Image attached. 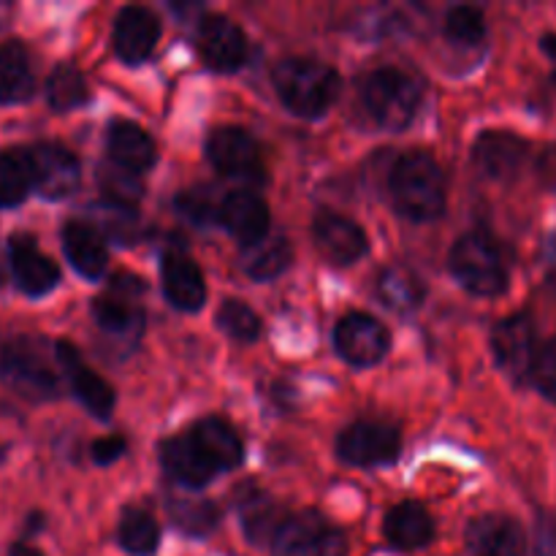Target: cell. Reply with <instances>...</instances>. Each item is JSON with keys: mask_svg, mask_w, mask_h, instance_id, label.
<instances>
[{"mask_svg": "<svg viewBox=\"0 0 556 556\" xmlns=\"http://www.w3.org/2000/svg\"><path fill=\"white\" fill-rule=\"evenodd\" d=\"M9 258L14 280L27 296H47L60 282V269L49 255L38 250L33 237H14L9 244Z\"/></svg>", "mask_w": 556, "mask_h": 556, "instance_id": "obj_19", "label": "cell"}, {"mask_svg": "<svg viewBox=\"0 0 556 556\" xmlns=\"http://www.w3.org/2000/svg\"><path fill=\"white\" fill-rule=\"evenodd\" d=\"M217 326L237 342H255L261 337V318L244 302L228 299L217 309Z\"/></svg>", "mask_w": 556, "mask_h": 556, "instance_id": "obj_37", "label": "cell"}, {"mask_svg": "<svg viewBox=\"0 0 556 556\" xmlns=\"http://www.w3.org/2000/svg\"><path fill=\"white\" fill-rule=\"evenodd\" d=\"M199 52L217 74H233L248 60V38L242 27L223 14H210L199 25Z\"/></svg>", "mask_w": 556, "mask_h": 556, "instance_id": "obj_13", "label": "cell"}, {"mask_svg": "<svg viewBox=\"0 0 556 556\" xmlns=\"http://www.w3.org/2000/svg\"><path fill=\"white\" fill-rule=\"evenodd\" d=\"M451 271L476 296H500L508 288V261L486 233H465L451 248Z\"/></svg>", "mask_w": 556, "mask_h": 556, "instance_id": "obj_5", "label": "cell"}, {"mask_svg": "<svg viewBox=\"0 0 556 556\" xmlns=\"http://www.w3.org/2000/svg\"><path fill=\"white\" fill-rule=\"evenodd\" d=\"M161 38V22L144 5H125L114 20V52L123 63L141 65L152 58Z\"/></svg>", "mask_w": 556, "mask_h": 556, "instance_id": "obj_15", "label": "cell"}, {"mask_svg": "<svg viewBox=\"0 0 556 556\" xmlns=\"http://www.w3.org/2000/svg\"><path fill=\"white\" fill-rule=\"evenodd\" d=\"M472 161L483 177L494 182H510L530 161V141L510 130H483L472 144Z\"/></svg>", "mask_w": 556, "mask_h": 556, "instance_id": "obj_12", "label": "cell"}, {"mask_svg": "<svg viewBox=\"0 0 556 556\" xmlns=\"http://www.w3.org/2000/svg\"><path fill=\"white\" fill-rule=\"evenodd\" d=\"M33 190V172L25 150L0 152V206H20Z\"/></svg>", "mask_w": 556, "mask_h": 556, "instance_id": "obj_32", "label": "cell"}, {"mask_svg": "<svg viewBox=\"0 0 556 556\" xmlns=\"http://www.w3.org/2000/svg\"><path fill=\"white\" fill-rule=\"evenodd\" d=\"M383 535L396 552H418L434 538V521L418 503H400L386 514Z\"/></svg>", "mask_w": 556, "mask_h": 556, "instance_id": "obj_25", "label": "cell"}, {"mask_svg": "<svg viewBox=\"0 0 556 556\" xmlns=\"http://www.w3.org/2000/svg\"><path fill=\"white\" fill-rule=\"evenodd\" d=\"M119 546L134 556H150L157 552L161 543V527L152 519L147 510L141 508H125L123 519H119Z\"/></svg>", "mask_w": 556, "mask_h": 556, "instance_id": "obj_31", "label": "cell"}, {"mask_svg": "<svg viewBox=\"0 0 556 556\" xmlns=\"http://www.w3.org/2000/svg\"><path fill=\"white\" fill-rule=\"evenodd\" d=\"M315 248L329 264L351 266L369 250V239L356 220L337 212H320L313 223Z\"/></svg>", "mask_w": 556, "mask_h": 556, "instance_id": "obj_14", "label": "cell"}, {"mask_svg": "<svg viewBox=\"0 0 556 556\" xmlns=\"http://www.w3.org/2000/svg\"><path fill=\"white\" fill-rule=\"evenodd\" d=\"M358 96L375 125L383 130H405L421 109L424 92L410 74L386 65L364 76Z\"/></svg>", "mask_w": 556, "mask_h": 556, "instance_id": "obj_3", "label": "cell"}, {"mask_svg": "<svg viewBox=\"0 0 556 556\" xmlns=\"http://www.w3.org/2000/svg\"><path fill=\"white\" fill-rule=\"evenodd\" d=\"M0 378L14 394L30 402L54 400L60 391L52 353L36 337H14L0 348Z\"/></svg>", "mask_w": 556, "mask_h": 556, "instance_id": "obj_4", "label": "cell"}, {"mask_svg": "<svg viewBox=\"0 0 556 556\" xmlns=\"http://www.w3.org/2000/svg\"><path fill=\"white\" fill-rule=\"evenodd\" d=\"M125 448H128L125 438H119V434H106V438H98L96 443L90 445V454L96 465H112V462H117L119 456L125 454Z\"/></svg>", "mask_w": 556, "mask_h": 556, "instance_id": "obj_41", "label": "cell"}, {"mask_svg": "<svg viewBox=\"0 0 556 556\" xmlns=\"http://www.w3.org/2000/svg\"><path fill=\"white\" fill-rule=\"evenodd\" d=\"M293 248L286 237H264L261 242L242 248L244 275L258 282H269L280 277L291 266Z\"/></svg>", "mask_w": 556, "mask_h": 556, "instance_id": "obj_27", "label": "cell"}, {"mask_svg": "<svg viewBox=\"0 0 556 556\" xmlns=\"http://www.w3.org/2000/svg\"><path fill=\"white\" fill-rule=\"evenodd\" d=\"M391 204L405 220L432 223L445 212L448 185L440 163L427 152H407L394 163L389 177Z\"/></svg>", "mask_w": 556, "mask_h": 556, "instance_id": "obj_1", "label": "cell"}, {"mask_svg": "<svg viewBox=\"0 0 556 556\" xmlns=\"http://www.w3.org/2000/svg\"><path fill=\"white\" fill-rule=\"evenodd\" d=\"M445 36L459 47H478L486 38V16L476 5H454L445 14Z\"/></svg>", "mask_w": 556, "mask_h": 556, "instance_id": "obj_36", "label": "cell"}, {"mask_svg": "<svg viewBox=\"0 0 556 556\" xmlns=\"http://www.w3.org/2000/svg\"><path fill=\"white\" fill-rule=\"evenodd\" d=\"M87 81L74 65H58L47 79V101L54 112H74L76 106L87 103Z\"/></svg>", "mask_w": 556, "mask_h": 556, "instance_id": "obj_33", "label": "cell"}, {"mask_svg": "<svg viewBox=\"0 0 556 556\" xmlns=\"http://www.w3.org/2000/svg\"><path fill=\"white\" fill-rule=\"evenodd\" d=\"M337 353L353 367H375L391 348V337L378 318L367 313H348L334 329Z\"/></svg>", "mask_w": 556, "mask_h": 556, "instance_id": "obj_10", "label": "cell"}, {"mask_svg": "<svg viewBox=\"0 0 556 556\" xmlns=\"http://www.w3.org/2000/svg\"><path fill=\"white\" fill-rule=\"evenodd\" d=\"M177 210L182 212L188 220L199 223V226H206V223L217 220V206H212L210 201H206V195H201V193H182V195H179Z\"/></svg>", "mask_w": 556, "mask_h": 556, "instance_id": "obj_40", "label": "cell"}, {"mask_svg": "<svg viewBox=\"0 0 556 556\" xmlns=\"http://www.w3.org/2000/svg\"><path fill=\"white\" fill-rule=\"evenodd\" d=\"M161 462L168 476L188 489L206 486L217 476L212 462L206 459L204 451L195 445V440L190 434H179V438L166 440L161 445Z\"/></svg>", "mask_w": 556, "mask_h": 556, "instance_id": "obj_24", "label": "cell"}, {"mask_svg": "<svg viewBox=\"0 0 556 556\" xmlns=\"http://www.w3.org/2000/svg\"><path fill=\"white\" fill-rule=\"evenodd\" d=\"M492 351L494 362L500 364V369H503L514 383H530L532 367H535L538 351H541L535 320L527 313H516L503 318L500 324H494Z\"/></svg>", "mask_w": 556, "mask_h": 556, "instance_id": "obj_7", "label": "cell"}, {"mask_svg": "<svg viewBox=\"0 0 556 556\" xmlns=\"http://www.w3.org/2000/svg\"><path fill=\"white\" fill-rule=\"evenodd\" d=\"M54 356H58V364L60 369H63L65 380H68L71 389H74L76 400H79L96 418L112 416L114 410L112 386L81 362L79 351H76L71 342H58V345H54Z\"/></svg>", "mask_w": 556, "mask_h": 556, "instance_id": "obj_16", "label": "cell"}, {"mask_svg": "<svg viewBox=\"0 0 556 556\" xmlns=\"http://www.w3.org/2000/svg\"><path fill=\"white\" fill-rule=\"evenodd\" d=\"M543 266H546L548 277L556 280V233L546 239V248H543Z\"/></svg>", "mask_w": 556, "mask_h": 556, "instance_id": "obj_45", "label": "cell"}, {"mask_svg": "<svg viewBox=\"0 0 556 556\" xmlns=\"http://www.w3.org/2000/svg\"><path fill=\"white\" fill-rule=\"evenodd\" d=\"M206 157L226 177L250 179V182L264 179L258 141L242 128H217L206 141Z\"/></svg>", "mask_w": 556, "mask_h": 556, "instance_id": "obj_11", "label": "cell"}, {"mask_svg": "<svg viewBox=\"0 0 556 556\" xmlns=\"http://www.w3.org/2000/svg\"><path fill=\"white\" fill-rule=\"evenodd\" d=\"M168 516H172L174 527L190 538L210 535L217 527V519H220L215 505L206 503V500H172Z\"/></svg>", "mask_w": 556, "mask_h": 556, "instance_id": "obj_34", "label": "cell"}, {"mask_svg": "<svg viewBox=\"0 0 556 556\" xmlns=\"http://www.w3.org/2000/svg\"><path fill=\"white\" fill-rule=\"evenodd\" d=\"M541 52L546 54L552 63H556V30H548L541 36Z\"/></svg>", "mask_w": 556, "mask_h": 556, "instance_id": "obj_46", "label": "cell"}, {"mask_svg": "<svg viewBox=\"0 0 556 556\" xmlns=\"http://www.w3.org/2000/svg\"><path fill=\"white\" fill-rule=\"evenodd\" d=\"M470 556H530L525 527L510 516L489 514L467 527Z\"/></svg>", "mask_w": 556, "mask_h": 556, "instance_id": "obj_18", "label": "cell"}, {"mask_svg": "<svg viewBox=\"0 0 556 556\" xmlns=\"http://www.w3.org/2000/svg\"><path fill=\"white\" fill-rule=\"evenodd\" d=\"M400 432L383 421H356L337 440V454L353 467L389 465L400 456Z\"/></svg>", "mask_w": 556, "mask_h": 556, "instance_id": "obj_9", "label": "cell"}, {"mask_svg": "<svg viewBox=\"0 0 556 556\" xmlns=\"http://www.w3.org/2000/svg\"><path fill=\"white\" fill-rule=\"evenodd\" d=\"M548 81H552V87H554V90H556V71H554L552 76H548Z\"/></svg>", "mask_w": 556, "mask_h": 556, "instance_id": "obj_48", "label": "cell"}, {"mask_svg": "<svg viewBox=\"0 0 556 556\" xmlns=\"http://www.w3.org/2000/svg\"><path fill=\"white\" fill-rule=\"evenodd\" d=\"M92 318L103 331L117 337H136L144 326V313L136 304V299L117 296L112 291L92 302Z\"/></svg>", "mask_w": 556, "mask_h": 556, "instance_id": "obj_28", "label": "cell"}, {"mask_svg": "<svg viewBox=\"0 0 556 556\" xmlns=\"http://www.w3.org/2000/svg\"><path fill=\"white\" fill-rule=\"evenodd\" d=\"M378 296L394 313H410V309H418V304L424 302V286L410 269L391 266V269L380 275Z\"/></svg>", "mask_w": 556, "mask_h": 556, "instance_id": "obj_30", "label": "cell"}, {"mask_svg": "<svg viewBox=\"0 0 556 556\" xmlns=\"http://www.w3.org/2000/svg\"><path fill=\"white\" fill-rule=\"evenodd\" d=\"M101 226L106 231V237L117 239V242H136L139 237V217L130 206H119V204H109L106 201V210H103L101 217Z\"/></svg>", "mask_w": 556, "mask_h": 556, "instance_id": "obj_39", "label": "cell"}, {"mask_svg": "<svg viewBox=\"0 0 556 556\" xmlns=\"http://www.w3.org/2000/svg\"><path fill=\"white\" fill-rule=\"evenodd\" d=\"M25 152L27 161H30L33 190H38L43 199L60 201L79 190L81 166L74 152L60 144H49V141L30 147Z\"/></svg>", "mask_w": 556, "mask_h": 556, "instance_id": "obj_8", "label": "cell"}, {"mask_svg": "<svg viewBox=\"0 0 556 556\" xmlns=\"http://www.w3.org/2000/svg\"><path fill=\"white\" fill-rule=\"evenodd\" d=\"M9 556H43V552H38L36 546H30V543L20 541L9 548Z\"/></svg>", "mask_w": 556, "mask_h": 556, "instance_id": "obj_47", "label": "cell"}, {"mask_svg": "<svg viewBox=\"0 0 556 556\" xmlns=\"http://www.w3.org/2000/svg\"><path fill=\"white\" fill-rule=\"evenodd\" d=\"M163 275V293L172 302V307L182 313H199L206 302V282L201 275L199 264L190 255L172 250L163 255L161 264Z\"/></svg>", "mask_w": 556, "mask_h": 556, "instance_id": "obj_20", "label": "cell"}, {"mask_svg": "<svg viewBox=\"0 0 556 556\" xmlns=\"http://www.w3.org/2000/svg\"><path fill=\"white\" fill-rule=\"evenodd\" d=\"M106 147L112 163H117V166L128 168L134 174L150 172L157 161V147L152 141V136L136 123H128V119H114L109 125Z\"/></svg>", "mask_w": 556, "mask_h": 556, "instance_id": "obj_22", "label": "cell"}, {"mask_svg": "<svg viewBox=\"0 0 556 556\" xmlns=\"http://www.w3.org/2000/svg\"><path fill=\"white\" fill-rule=\"evenodd\" d=\"M112 293H117V296L139 299L141 293H144V282L134 275H114L112 277Z\"/></svg>", "mask_w": 556, "mask_h": 556, "instance_id": "obj_44", "label": "cell"}, {"mask_svg": "<svg viewBox=\"0 0 556 556\" xmlns=\"http://www.w3.org/2000/svg\"><path fill=\"white\" fill-rule=\"evenodd\" d=\"M63 250L68 264L87 280H101L106 275L109 250L106 239L96 226L85 220H71L63 228Z\"/></svg>", "mask_w": 556, "mask_h": 556, "instance_id": "obj_21", "label": "cell"}, {"mask_svg": "<svg viewBox=\"0 0 556 556\" xmlns=\"http://www.w3.org/2000/svg\"><path fill=\"white\" fill-rule=\"evenodd\" d=\"M36 92L30 52L22 41L0 43V103H25Z\"/></svg>", "mask_w": 556, "mask_h": 556, "instance_id": "obj_26", "label": "cell"}, {"mask_svg": "<svg viewBox=\"0 0 556 556\" xmlns=\"http://www.w3.org/2000/svg\"><path fill=\"white\" fill-rule=\"evenodd\" d=\"M530 386H535L538 394H541L543 400H548L552 405H556V337L541 342L535 367H532Z\"/></svg>", "mask_w": 556, "mask_h": 556, "instance_id": "obj_38", "label": "cell"}, {"mask_svg": "<svg viewBox=\"0 0 556 556\" xmlns=\"http://www.w3.org/2000/svg\"><path fill=\"white\" fill-rule=\"evenodd\" d=\"M535 177L543 190L556 193V144L541 147V152L535 155Z\"/></svg>", "mask_w": 556, "mask_h": 556, "instance_id": "obj_42", "label": "cell"}, {"mask_svg": "<svg viewBox=\"0 0 556 556\" xmlns=\"http://www.w3.org/2000/svg\"><path fill=\"white\" fill-rule=\"evenodd\" d=\"M98 185L103 190V199L109 204L119 206H134L136 201L144 193V185H141V174L128 172V168L117 166V163H109L98 172Z\"/></svg>", "mask_w": 556, "mask_h": 556, "instance_id": "obj_35", "label": "cell"}, {"mask_svg": "<svg viewBox=\"0 0 556 556\" xmlns=\"http://www.w3.org/2000/svg\"><path fill=\"white\" fill-rule=\"evenodd\" d=\"M239 519H242V530L248 535V541L261 546V543L275 541L277 530L286 525L288 514L282 508H277L275 500L258 492L253 497L242 500V505H239Z\"/></svg>", "mask_w": 556, "mask_h": 556, "instance_id": "obj_29", "label": "cell"}, {"mask_svg": "<svg viewBox=\"0 0 556 556\" xmlns=\"http://www.w3.org/2000/svg\"><path fill=\"white\" fill-rule=\"evenodd\" d=\"M535 556H556V521H538V546Z\"/></svg>", "mask_w": 556, "mask_h": 556, "instance_id": "obj_43", "label": "cell"}, {"mask_svg": "<svg viewBox=\"0 0 556 556\" xmlns=\"http://www.w3.org/2000/svg\"><path fill=\"white\" fill-rule=\"evenodd\" d=\"M271 79H275V90L288 112L307 119L324 117L334 106L342 90L340 74L331 65L313 58L282 60L277 63Z\"/></svg>", "mask_w": 556, "mask_h": 556, "instance_id": "obj_2", "label": "cell"}, {"mask_svg": "<svg viewBox=\"0 0 556 556\" xmlns=\"http://www.w3.org/2000/svg\"><path fill=\"white\" fill-rule=\"evenodd\" d=\"M217 223L242 248L261 242L269 231V206L253 190H233L217 204Z\"/></svg>", "mask_w": 556, "mask_h": 556, "instance_id": "obj_17", "label": "cell"}, {"mask_svg": "<svg viewBox=\"0 0 556 556\" xmlns=\"http://www.w3.org/2000/svg\"><path fill=\"white\" fill-rule=\"evenodd\" d=\"M271 556H348V541L318 510H302L277 530Z\"/></svg>", "mask_w": 556, "mask_h": 556, "instance_id": "obj_6", "label": "cell"}, {"mask_svg": "<svg viewBox=\"0 0 556 556\" xmlns=\"http://www.w3.org/2000/svg\"><path fill=\"white\" fill-rule=\"evenodd\" d=\"M190 438L195 440L201 451H204L206 459L212 462L217 472H228V470H237L244 459V445L242 438L237 434V429L231 427L228 421L215 416H206L201 421L193 424L190 429Z\"/></svg>", "mask_w": 556, "mask_h": 556, "instance_id": "obj_23", "label": "cell"}]
</instances>
